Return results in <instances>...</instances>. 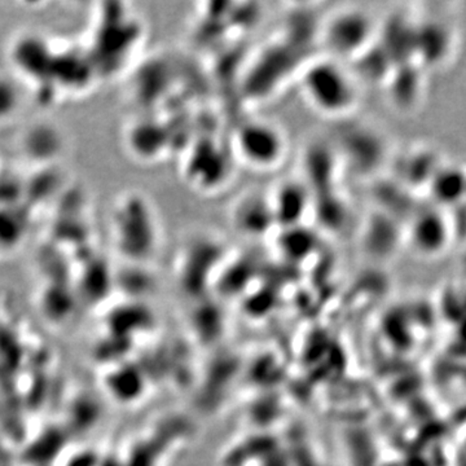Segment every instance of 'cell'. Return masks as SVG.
<instances>
[{"mask_svg":"<svg viewBox=\"0 0 466 466\" xmlns=\"http://www.w3.org/2000/svg\"><path fill=\"white\" fill-rule=\"evenodd\" d=\"M276 225L294 228L312 210L311 189L299 180H287L279 184L268 195Z\"/></svg>","mask_w":466,"mask_h":466,"instance_id":"obj_6","label":"cell"},{"mask_svg":"<svg viewBox=\"0 0 466 466\" xmlns=\"http://www.w3.org/2000/svg\"><path fill=\"white\" fill-rule=\"evenodd\" d=\"M23 86L16 76L0 73V124L14 121L24 106Z\"/></svg>","mask_w":466,"mask_h":466,"instance_id":"obj_10","label":"cell"},{"mask_svg":"<svg viewBox=\"0 0 466 466\" xmlns=\"http://www.w3.org/2000/svg\"><path fill=\"white\" fill-rule=\"evenodd\" d=\"M231 149H225L214 140L198 143L188 150L183 161L182 175L195 191L216 193L225 188L232 175Z\"/></svg>","mask_w":466,"mask_h":466,"instance_id":"obj_4","label":"cell"},{"mask_svg":"<svg viewBox=\"0 0 466 466\" xmlns=\"http://www.w3.org/2000/svg\"><path fill=\"white\" fill-rule=\"evenodd\" d=\"M231 149L236 161L257 171L280 167L288 155L283 128L268 119H249L238 125L232 135Z\"/></svg>","mask_w":466,"mask_h":466,"instance_id":"obj_2","label":"cell"},{"mask_svg":"<svg viewBox=\"0 0 466 466\" xmlns=\"http://www.w3.org/2000/svg\"><path fill=\"white\" fill-rule=\"evenodd\" d=\"M161 139L159 126L150 124L146 119L131 124L125 134V144L128 152L142 161L158 157L159 150L164 147Z\"/></svg>","mask_w":466,"mask_h":466,"instance_id":"obj_9","label":"cell"},{"mask_svg":"<svg viewBox=\"0 0 466 466\" xmlns=\"http://www.w3.org/2000/svg\"><path fill=\"white\" fill-rule=\"evenodd\" d=\"M299 91L309 108L328 118L348 115L358 100L351 76L342 63L329 56L311 61L302 70Z\"/></svg>","mask_w":466,"mask_h":466,"instance_id":"obj_1","label":"cell"},{"mask_svg":"<svg viewBox=\"0 0 466 466\" xmlns=\"http://www.w3.org/2000/svg\"><path fill=\"white\" fill-rule=\"evenodd\" d=\"M370 32L367 17L354 9H342L330 15L323 29L325 47L329 57L351 56L363 46Z\"/></svg>","mask_w":466,"mask_h":466,"instance_id":"obj_5","label":"cell"},{"mask_svg":"<svg viewBox=\"0 0 466 466\" xmlns=\"http://www.w3.org/2000/svg\"><path fill=\"white\" fill-rule=\"evenodd\" d=\"M9 54L16 72L15 76L20 79L42 78L54 66V48L35 34L18 36Z\"/></svg>","mask_w":466,"mask_h":466,"instance_id":"obj_7","label":"cell"},{"mask_svg":"<svg viewBox=\"0 0 466 466\" xmlns=\"http://www.w3.org/2000/svg\"><path fill=\"white\" fill-rule=\"evenodd\" d=\"M113 238L122 250L143 256L157 248L161 229L155 208L146 198L128 195L118 201L112 218Z\"/></svg>","mask_w":466,"mask_h":466,"instance_id":"obj_3","label":"cell"},{"mask_svg":"<svg viewBox=\"0 0 466 466\" xmlns=\"http://www.w3.org/2000/svg\"><path fill=\"white\" fill-rule=\"evenodd\" d=\"M232 222L238 231L250 238L266 235L276 225L268 196L250 193L241 198L233 208Z\"/></svg>","mask_w":466,"mask_h":466,"instance_id":"obj_8","label":"cell"}]
</instances>
